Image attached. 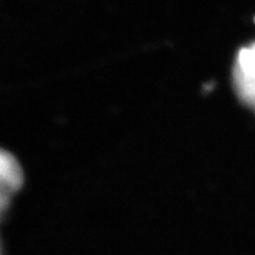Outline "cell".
Returning a JSON list of instances; mask_svg holds the SVG:
<instances>
[{
    "instance_id": "1",
    "label": "cell",
    "mask_w": 255,
    "mask_h": 255,
    "mask_svg": "<svg viewBox=\"0 0 255 255\" xmlns=\"http://www.w3.org/2000/svg\"><path fill=\"white\" fill-rule=\"evenodd\" d=\"M233 76L238 97L255 110V43L239 51Z\"/></svg>"
}]
</instances>
